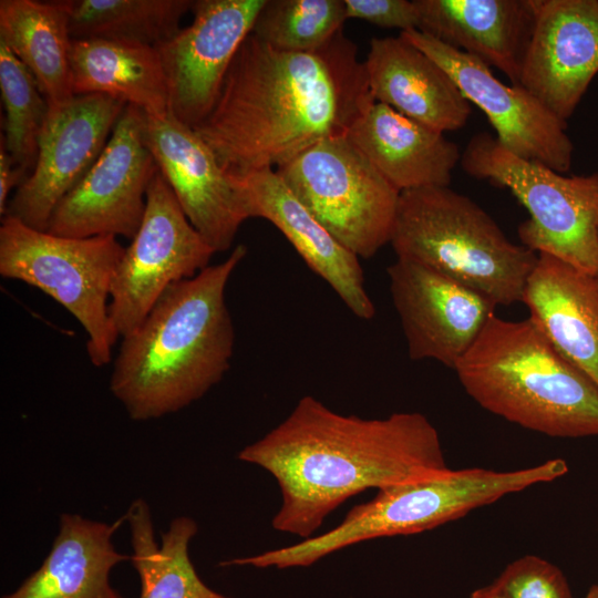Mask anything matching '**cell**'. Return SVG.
<instances>
[{
	"instance_id": "f1b7e54d",
	"label": "cell",
	"mask_w": 598,
	"mask_h": 598,
	"mask_svg": "<svg viewBox=\"0 0 598 598\" xmlns=\"http://www.w3.org/2000/svg\"><path fill=\"white\" fill-rule=\"evenodd\" d=\"M0 89L6 113L1 141L14 163L28 173L37 161L38 137L49 105L33 75L1 41Z\"/></svg>"
},
{
	"instance_id": "277c9868",
	"label": "cell",
	"mask_w": 598,
	"mask_h": 598,
	"mask_svg": "<svg viewBox=\"0 0 598 598\" xmlns=\"http://www.w3.org/2000/svg\"><path fill=\"white\" fill-rule=\"evenodd\" d=\"M484 410L553 437L598 436V388L532 318H489L454 370Z\"/></svg>"
},
{
	"instance_id": "52a82bcc",
	"label": "cell",
	"mask_w": 598,
	"mask_h": 598,
	"mask_svg": "<svg viewBox=\"0 0 598 598\" xmlns=\"http://www.w3.org/2000/svg\"><path fill=\"white\" fill-rule=\"evenodd\" d=\"M460 164L478 179L508 188L529 218L518 227L522 245L598 274V172L566 176L516 156L488 133L474 135Z\"/></svg>"
},
{
	"instance_id": "d6a6232c",
	"label": "cell",
	"mask_w": 598,
	"mask_h": 598,
	"mask_svg": "<svg viewBox=\"0 0 598 598\" xmlns=\"http://www.w3.org/2000/svg\"><path fill=\"white\" fill-rule=\"evenodd\" d=\"M470 598H511L507 592L496 582L483 586L474 590Z\"/></svg>"
},
{
	"instance_id": "5b68a950",
	"label": "cell",
	"mask_w": 598,
	"mask_h": 598,
	"mask_svg": "<svg viewBox=\"0 0 598 598\" xmlns=\"http://www.w3.org/2000/svg\"><path fill=\"white\" fill-rule=\"evenodd\" d=\"M567 472L563 458L514 471L450 468L430 478L378 489L372 499L352 507L338 526L316 537L256 556L233 558L227 564L278 569L308 567L365 540L436 528L507 495L553 482Z\"/></svg>"
},
{
	"instance_id": "ac0fdd59",
	"label": "cell",
	"mask_w": 598,
	"mask_h": 598,
	"mask_svg": "<svg viewBox=\"0 0 598 598\" xmlns=\"http://www.w3.org/2000/svg\"><path fill=\"white\" fill-rule=\"evenodd\" d=\"M248 218L274 224L306 265L337 292L360 319L374 317L375 308L364 287L360 258L342 246L293 195L275 169L233 177Z\"/></svg>"
},
{
	"instance_id": "cb8c5ba5",
	"label": "cell",
	"mask_w": 598,
	"mask_h": 598,
	"mask_svg": "<svg viewBox=\"0 0 598 598\" xmlns=\"http://www.w3.org/2000/svg\"><path fill=\"white\" fill-rule=\"evenodd\" d=\"M70 58L74 95L104 94L150 115L169 113L167 81L156 47L72 39Z\"/></svg>"
},
{
	"instance_id": "ba28073f",
	"label": "cell",
	"mask_w": 598,
	"mask_h": 598,
	"mask_svg": "<svg viewBox=\"0 0 598 598\" xmlns=\"http://www.w3.org/2000/svg\"><path fill=\"white\" fill-rule=\"evenodd\" d=\"M124 252L115 236H55L6 215L0 226V275L33 286L64 307L87 334L91 362L103 367L118 334L107 298Z\"/></svg>"
},
{
	"instance_id": "8992f818",
	"label": "cell",
	"mask_w": 598,
	"mask_h": 598,
	"mask_svg": "<svg viewBox=\"0 0 598 598\" xmlns=\"http://www.w3.org/2000/svg\"><path fill=\"white\" fill-rule=\"evenodd\" d=\"M390 244L396 258L422 264L506 307L522 302L538 256L512 243L480 205L448 186L401 192Z\"/></svg>"
},
{
	"instance_id": "9c48e42d",
	"label": "cell",
	"mask_w": 598,
	"mask_h": 598,
	"mask_svg": "<svg viewBox=\"0 0 598 598\" xmlns=\"http://www.w3.org/2000/svg\"><path fill=\"white\" fill-rule=\"evenodd\" d=\"M275 171L357 257L371 258L391 241L401 192L348 136L324 138Z\"/></svg>"
},
{
	"instance_id": "1f68e13d",
	"label": "cell",
	"mask_w": 598,
	"mask_h": 598,
	"mask_svg": "<svg viewBox=\"0 0 598 598\" xmlns=\"http://www.w3.org/2000/svg\"><path fill=\"white\" fill-rule=\"evenodd\" d=\"M28 177L27 172L17 165L4 147L0 144V215L3 217L8 212V197L11 189Z\"/></svg>"
},
{
	"instance_id": "30bf717a",
	"label": "cell",
	"mask_w": 598,
	"mask_h": 598,
	"mask_svg": "<svg viewBox=\"0 0 598 598\" xmlns=\"http://www.w3.org/2000/svg\"><path fill=\"white\" fill-rule=\"evenodd\" d=\"M214 254L157 171L141 226L124 248L111 285L109 315L118 337L136 329L171 285L208 267Z\"/></svg>"
},
{
	"instance_id": "e0dca14e",
	"label": "cell",
	"mask_w": 598,
	"mask_h": 598,
	"mask_svg": "<svg viewBox=\"0 0 598 598\" xmlns=\"http://www.w3.org/2000/svg\"><path fill=\"white\" fill-rule=\"evenodd\" d=\"M598 73V0H538L519 85L564 122Z\"/></svg>"
},
{
	"instance_id": "4fadbf2b",
	"label": "cell",
	"mask_w": 598,
	"mask_h": 598,
	"mask_svg": "<svg viewBox=\"0 0 598 598\" xmlns=\"http://www.w3.org/2000/svg\"><path fill=\"white\" fill-rule=\"evenodd\" d=\"M400 35L448 73L470 103L487 116L504 148L558 173L570 169L574 145L566 133L567 122L553 114L525 87L503 83L480 59L420 30L401 31Z\"/></svg>"
},
{
	"instance_id": "d4e9b609",
	"label": "cell",
	"mask_w": 598,
	"mask_h": 598,
	"mask_svg": "<svg viewBox=\"0 0 598 598\" xmlns=\"http://www.w3.org/2000/svg\"><path fill=\"white\" fill-rule=\"evenodd\" d=\"M0 41L33 75L49 107L74 96L72 38L61 0H1Z\"/></svg>"
},
{
	"instance_id": "603a6c76",
	"label": "cell",
	"mask_w": 598,
	"mask_h": 598,
	"mask_svg": "<svg viewBox=\"0 0 598 598\" xmlns=\"http://www.w3.org/2000/svg\"><path fill=\"white\" fill-rule=\"evenodd\" d=\"M125 516L107 524L63 513L42 565L2 598H124L110 581L111 570L130 556L112 542Z\"/></svg>"
},
{
	"instance_id": "2e32d148",
	"label": "cell",
	"mask_w": 598,
	"mask_h": 598,
	"mask_svg": "<svg viewBox=\"0 0 598 598\" xmlns=\"http://www.w3.org/2000/svg\"><path fill=\"white\" fill-rule=\"evenodd\" d=\"M145 141L194 228L216 252L229 249L248 216L235 179L210 147L171 113H145Z\"/></svg>"
},
{
	"instance_id": "6da1fadb",
	"label": "cell",
	"mask_w": 598,
	"mask_h": 598,
	"mask_svg": "<svg viewBox=\"0 0 598 598\" xmlns=\"http://www.w3.org/2000/svg\"><path fill=\"white\" fill-rule=\"evenodd\" d=\"M375 102L352 40L339 32L309 52L275 49L250 33L218 100L195 132L231 177L290 162L313 144L347 136Z\"/></svg>"
},
{
	"instance_id": "f546056e",
	"label": "cell",
	"mask_w": 598,
	"mask_h": 598,
	"mask_svg": "<svg viewBox=\"0 0 598 598\" xmlns=\"http://www.w3.org/2000/svg\"><path fill=\"white\" fill-rule=\"evenodd\" d=\"M495 581L511 598H574L563 571L535 555L515 559Z\"/></svg>"
},
{
	"instance_id": "8fae6325",
	"label": "cell",
	"mask_w": 598,
	"mask_h": 598,
	"mask_svg": "<svg viewBox=\"0 0 598 598\" xmlns=\"http://www.w3.org/2000/svg\"><path fill=\"white\" fill-rule=\"evenodd\" d=\"M157 171L145 141V112L127 104L96 162L55 207L47 231L71 238L132 239Z\"/></svg>"
},
{
	"instance_id": "44dd1931",
	"label": "cell",
	"mask_w": 598,
	"mask_h": 598,
	"mask_svg": "<svg viewBox=\"0 0 598 598\" xmlns=\"http://www.w3.org/2000/svg\"><path fill=\"white\" fill-rule=\"evenodd\" d=\"M537 255L522 302L556 349L598 388V274Z\"/></svg>"
},
{
	"instance_id": "7402d4cb",
	"label": "cell",
	"mask_w": 598,
	"mask_h": 598,
	"mask_svg": "<svg viewBox=\"0 0 598 598\" xmlns=\"http://www.w3.org/2000/svg\"><path fill=\"white\" fill-rule=\"evenodd\" d=\"M347 136L399 192L450 186L462 155L443 132L377 101Z\"/></svg>"
},
{
	"instance_id": "ffe728a7",
	"label": "cell",
	"mask_w": 598,
	"mask_h": 598,
	"mask_svg": "<svg viewBox=\"0 0 598 598\" xmlns=\"http://www.w3.org/2000/svg\"><path fill=\"white\" fill-rule=\"evenodd\" d=\"M363 63L377 102L443 133L467 123L472 106L453 79L401 35L373 38Z\"/></svg>"
},
{
	"instance_id": "5bb4252c",
	"label": "cell",
	"mask_w": 598,
	"mask_h": 598,
	"mask_svg": "<svg viewBox=\"0 0 598 598\" xmlns=\"http://www.w3.org/2000/svg\"><path fill=\"white\" fill-rule=\"evenodd\" d=\"M266 0H196L192 24L156 45L169 113L194 128L218 100L227 71Z\"/></svg>"
},
{
	"instance_id": "836d02e7",
	"label": "cell",
	"mask_w": 598,
	"mask_h": 598,
	"mask_svg": "<svg viewBox=\"0 0 598 598\" xmlns=\"http://www.w3.org/2000/svg\"><path fill=\"white\" fill-rule=\"evenodd\" d=\"M584 598H598V584L592 585Z\"/></svg>"
},
{
	"instance_id": "4316f807",
	"label": "cell",
	"mask_w": 598,
	"mask_h": 598,
	"mask_svg": "<svg viewBox=\"0 0 598 598\" xmlns=\"http://www.w3.org/2000/svg\"><path fill=\"white\" fill-rule=\"evenodd\" d=\"M73 40L103 39L156 47L179 30L193 0H61Z\"/></svg>"
},
{
	"instance_id": "484cf974",
	"label": "cell",
	"mask_w": 598,
	"mask_h": 598,
	"mask_svg": "<svg viewBox=\"0 0 598 598\" xmlns=\"http://www.w3.org/2000/svg\"><path fill=\"white\" fill-rule=\"evenodd\" d=\"M131 529L130 556L141 580L140 598H230L209 588L198 576L188 546L198 527L187 516L174 518L155 542L147 503L134 501L125 515Z\"/></svg>"
},
{
	"instance_id": "4dcf8cb0",
	"label": "cell",
	"mask_w": 598,
	"mask_h": 598,
	"mask_svg": "<svg viewBox=\"0 0 598 598\" xmlns=\"http://www.w3.org/2000/svg\"><path fill=\"white\" fill-rule=\"evenodd\" d=\"M346 16L401 31L417 29L419 17L414 1L408 0H344Z\"/></svg>"
},
{
	"instance_id": "7a4b0ae2",
	"label": "cell",
	"mask_w": 598,
	"mask_h": 598,
	"mask_svg": "<svg viewBox=\"0 0 598 598\" xmlns=\"http://www.w3.org/2000/svg\"><path fill=\"white\" fill-rule=\"evenodd\" d=\"M269 472L282 503L272 527L307 539L327 516L368 489L446 472L437 430L417 412L362 419L330 410L311 395L260 440L238 454Z\"/></svg>"
},
{
	"instance_id": "7c38bea8",
	"label": "cell",
	"mask_w": 598,
	"mask_h": 598,
	"mask_svg": "<svg viewBox=\"0 0 598 598\" xmlns=\"http://www.w3.org/2000/svg\"><path fill=\"white\" fill-rule=\"evenodd\" d=\"M126 105L110 95L83 94L49 107L34 167L9 202L7 215L47 231L55 207L96 162Z\"/></svg>"
},
{
	"instance_id": "83f0119b",
	"label": "cell",
	"mask_w": 598,
	"mask_h": 598,
	"mask_svg": "<svg viewBox=\"0 0 598 598\" xmlns=\"http://www.w3.org/2000/svg\"><path fill=\"white\" fill-rule=\"evenodd\" d=\"M344 0H266L251 33L270 47L315 51L342 31Z\"/></svg>"
},
{
	"instance_id": "d6986e66",
	"label": "cell",
	"mask_w": 598,
	"mask_h": 598,
	"mask_svg": "<svg viewBox=\"0 0 598 598\" xmlns=\"http://www.w3.org/2000/svg\"><path fill=\"white\" fill-rule=\"evenodd\" d=\"M420 30L518 84L538 0H413Z\"/></svg>"
},
{
	"instance_id": "3957f363",
	"label": "cell",
	"mask_w": 598,
	"mask_h": 598,
	"mask_svg": "<svg viewBox=\"0 0 598 598\" xmlns=\"http://www.w3.org/2000/svg\"><path fill=\"white\" fill-rule=\"evenodd\" d=\"M247 255L237 245L220 264L171 285L115 358L112 394L134 421L175 413L204 396L230 367L235 330L227 282Z\"/></svg>"
},
{
	"instance_id": "9a60e30c",
	"label": "cell",
	"mask_w": 598,
	"mask_h": 598,
	"mask_svg": "<svg viewBox=\"0 0 598 598\" xmlns=\"http://www.w3.org/2000/svg\"><path fill=\"white\" fill-rule=\"evenodd\" d=\"M388 276L410 359L435 360L455 370L498 306L410 259L396 258Z\"/></svg>"
}]
</instances>
